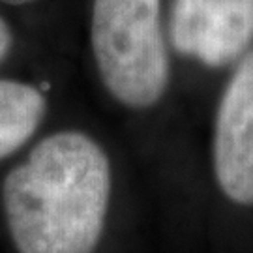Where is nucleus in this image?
<instances>
[{
    "mask_svg": "<svg viewBox=\"0 0 253 253\" xmlns=\"http://www.w3.org/2000/svg\"><path fill=\"white\" fill-rule=\"evenodd\" d=\"M53 83L43 77L0 73V163L17 158L51 115Z\"/></svg>",
    "mask_w": 253,
    "mask_h": 253,
    "instance_id": "39448f33",
    "label": "nucleus"
},
{
    "mask_svg": "<svg viewBox=\"0 0 253 253\" xmlns=\"http://www.w3.org/2000/svg\"><path fill=\"white\" fill-rule=\"evenodd\" d=\"M115 167L98 135L79 126L40 133L0 186L17 253H94L111 207Z\"/></svg>",
    "mask_w": 253,
    "mask_h": 253,
    "instance_id": "f257e3e1",
    "label": "nucleus"
},
{
    "mask_svg": "<svg viewBox=\"0 0 253 253\" xmlns=\"http://www.w3.org/2000/svg\"><path fill=\"white\" fill-rule=\"evenodd\" d=\"M70 40L60 34L30 25L8 9L0 8V73L6 68H19L25 58L36 56L43 49H64Z\"/></svg>",
    "mask_w": 253,
    "mask_h": 253,
    "instance_id": "423d86ee",
    "label": "nucleus"
},
{
    "mask_svg": "<svg viewBox=\"0 0 253 253\" xmlns=\"http://www.w3.org/2000/svg\"><path fill=\"white\" fill-rule=\"evenodd\" d=\"M0 8L15 13L34 27L64 36V0H0Z\"/></svg>",
    "mask_w": 253,
    "mask_h": 253,
    "instance_id": "0eeeda50",
    "label": "nucleus"
},
{
    "mask_svg": "<svg viewBox=\"0 0 253 253\" xmlns=\"http://www.w3.org/2000/svg\"><path fill=\"white\" fill-rule=\"evenodd\" d=\"M77 45L115 107L148 115L171 98L178 72L165 0H79Z\"/></svg>",
    "mask_w": 253,
    "mask_h": 253,
    "instance_id": "f03ea898",
    "label": "nucleus"
},
{
    "mask_svg": "<svg viewBox=\"0 0 253 253\" xmlns=\"http://www.w3.org/2000/svg\"><path fill=\"white\" fill-rule=\"evenodd\" d=\"M210 165L225 199L238 207H253V49L219 81Z\"/></svg>",
    "mask_w": 253,
    "mask_h": 253,
    "instance_id": "20e7f679",
    "label": "nucleus"
},
{
    "mask_svg": "<svg viewBox=\"0 0 253 253\" xmlns=\"http://www.w3.org/2000/svg\"><path fill=\"white\" fill-rule=\"evenodd\" d=\"M165 21L178 79H223L253 49V0H165Z\"/></svg>",
    "mask_w": 253,
    "mask_h": 253,
    "instance_id": "7ed1b4c3",
    "label": "nucleus"
}]
</instances>
